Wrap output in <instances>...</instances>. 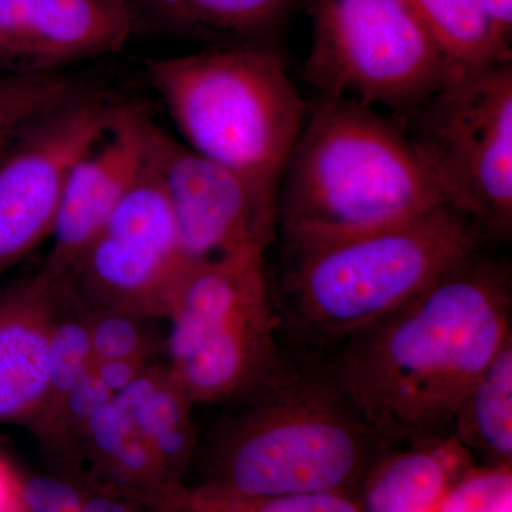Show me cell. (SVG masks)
<instances>
[{
	"mask_svg": "<svg viewBox=\"0 0 512 512\" xmlns=\"http://www.w3.org/2000/svg\"><path fill=\"white\" fill-rule=\"evenodd\" d=\"M483 249L348 339L335 377L387 446L450 434L458 404L512 340L510 266Z\"/></svg>",
	"mask_w": 512,
	"mask_h": 512,
	"instance_id": "6da1fadb",
	"label": "cell"
},
{
	"mask_svg": "<svg viewBox=\"0 0 512 512\" xmlns=\"http://www.w3.org/2000/svg\"><path fill=\"white\" fill-rule=\"evenodd\" d=\"M441 205L396 120L352 100L309 103L278 192L288 248L389 227Z\"/></svg>",
	"mask_w": 512,
	"mask_h": 512,
	"instance_id": "7a4b0ae2",
	"label": "cell"
},
{
	"mask_svg": "<svg viewBox=\"0 0 512 512\" xmlns=\"http://www.w3.org/2000/svg\"><path fill=\"white\" fill-rule=\"evenodd\" d=\"M235 402L238 409L212 437L201 478L188 485L238 497L356 495L389 448L335 376L284 369Z\"/></svg>",
	"mask_w": 512,
	"mask_h": 512,
	"instance_id": "3957f363",
	"label": "cell"
},
{
	"mask_svg": "<svg viewBox=\"0 0 512 512\" xmlns=\"http://www.w3.org/2000/svg\"><path fill=\"white\" fill-rule=\"evenodd\" d=\"M485 241L470 218L441 205L389 227L288 248L286 311L309 338L348 340L412 301Z\"/></svg>",
	"mask_w": 512,
	"mask_h": 512,
	"instance_id": "277c9868",
	"label": "cell"
},
{
	"mask_svg": "<svg viewBox=\"0 0 512 512\" xmlns=\"http://www.w3.org/2000/svg\"><path fill=\"white\" fill-rule=\"evenodd\" d=\"M146 69L184 144L278 197L309 103L275 46L210 47Z\"/></svg>",
	"mask_w": 512,
	"mask_h": 512,
	"instance_id": "5b68a950",
	"label": "cell"
},
{
	"mask_svg": "<svg viewBox=\"0 0 512 512\" xmlns=\"http://www.w3.org/2000/svg\"><path fill=\"white\" fill-rule=\"evenodd\" d=\"M265 254L191 262L167 313L164 362L194 404L235 402L284 370Z\"/></svg>",
	"mask_w": 512,
	"mask_h": 512,
	"instance_id": "8992f818",
	"label": "cell"
},
{
	"mask_svg": "<svg viewBox=\"0 0 512 512\" xmlns=\"http://www.w3.org/2000/svg\"><path fill=\"white\" fill-rule=\"evenodd\" d=\"M448 207L512 232V60L458 73L397 121Z\"/></svg>",
	"mask_w": 512,
	"mask_h": 512,
	"instance_id": "52a82bcc",
	"label": "cell"
},
{
	"mask_svg": "<svg viewBox=\"0 0 512 512\" xmlns=\"http://www.w3.org/2000/svg\"><path fill=\"white\" fill-rule=\"evenodd\" d=\"M302 77L318 96L412 113L458 72L407 0H308Z\"/></svg>",
	"mask_w": 512,
	"mask_h": 512,
	"instance_id": "ba28073f",
	"label": "cell"
},
{
	"mask_svg": "<svg viewBox=\"0 0 512 512\" xmlns=\"http://www.w3.org/2000/svg\"><path fill=\"white\" fill-rule=\"evenodd\" d=\"M190 264L148 157L133 190L57 282L83 311L165 320Z\"/></svg>",
	"mask_w": 512,
	"mask_h": 512,
	"instance_id": "9c48e42d",
	"label": "cell"
},
{
	"mask_svg": "<svg viewBox=\"0 0 512 512\" xmlns=\"http://www.w3.org/2000/svg\"><path fill=\"white\" fill-rule=\"evenodd\" d=\"M119 104L83 89L0 151V284L49 239L74 161L109 126Z\"/></svg>",
	"mask_w": 512,
	"mask_h": 512,
	"instance_id": "30bf717a",
	"label": "cell"
},
{
	"mask_svg": "<svg viewBox=\"0 0 512 512\" xmlns=\"http://www.w3.org/2000/svg\"><path fill=\"white\" fill-rule=\"evenodd\" d=\"M148 157L188 261L265 254L278 231V197L201 156L154 121Z\"/></svg>",
	"mask_w": 512,
	"mask_h": 512,
	"instance_id": "8fae6325",
	"label": "cell"
},
{
	"mask_svg": "<svg viewBox=\"0 0 512 512\" xmlns=\"http://www.w3.org/2000/svg\"><path fill=\"white\" fill-rule=\"evenodd\" d=\"M151 124L143 110L120 103L109 126L74 161L39 266L47 278H62L138 183L147 167Z\"/></svg>",
	"mask_w": 512,
	"mask_h": 512,
	"instance_id": "7c38bea8",
	"label": "cell"
},
{
	"mask_svg": "<svg viewBox=\"0 0 512 512\" xmlns=\"http://www.w3.org/2000/svg\"><path fill=\"white\" fill-rule=\"evenodd\" d=\"M128 0H0V70L47 76L127 45Z\"/></svg>",
	"mask_w": 512,
	"mask_h": 512,
	"instance_id": "4fadbf2b",
	"label": "cell"
},
{
	"mask_svg": "<svg viewBox=\"0 0 512 512\" xmlns=\"http://www.w3.org/2000/svg\"><path fill=\"white\" fill-rule=\"evenodd\" d=\"M56 295L39 268L0 284V426L30 429L45 410Z\"/></svg>",
	"mask_w": 512,
	"mask_h": 512,
	"instance_id": "5bb4252c",
	"label": "cell"
},
{
	"mask_svg": "<svg viewBox=\"0 0 512 512\" xmlns=\"http://www.w3.org/2000/svg\"><path fill=\"white\" fill-rule=\"evenodd\" d=\"M62 473L156 512H165L183 487L168 476L126 409L114 397L94 414Z\"/></svg>",
	"mask_w": 512,
	"mask_h": 512,
	"instance_id": "9a60e30c",
	"label": "cell"
},
{
	"mask_svg": "<svg viewBox=\"0 0 512 512\" xmlns=\"http://www.w3.org/2000/svg\"><path fill=\"white\" fill-rule=\"evenodd\" d=\"M474 458L453 433L384 450L360 485L363 512H437Z\"/></svg>",
	"mask_w": 512,
	"mask_h": 512,
	"instance_id": "2e32d148",
	"label": "cell"
},
{
	"mask_svg": "<svg viewBox=\"0 0 512 512\" xmlns=\"http://www.w3.org/2000/svg\"><path fill=\"white\" fill-rule=\"evenodd\" d=\"M134 29L210 43L272 45L301 0H128Z\"/></svg>",
	"mask_w": 512,
	"mask_h": 512,
	"instance_id": "e0dca14e",
	"label": "cell"
},
{
	"mask_svg": "<svg viewBox=\"0 0 512 512\" xmlns=\"http://www.w3.org/2000/svg\"><path fill=\"white\" fill-rule=\"evenodd\" d=\"M114 399L126 409L143 440L175 483H187L198 454L192 403L164 360L148 366Z\"/></svg>",
	"mask_w": 512,
	"mask_h": 512,
	"instance_id": "ac0fdd59",
	"label": "cell"
},
{
	"mask_svg": "<svg viewBox=\"0 0 512 512\" xmlns=\"http://www.w3.org/2000/svg\"><path fill=\"white\" fill-rule=\"evenodd\" d=\"M451 433L484 466L511 464L512 340L458 404Z\"/></svg>",
	"mask_w": 512,
	"mask_h": 512,
	"instance_id": "d6986e66",
	"label": "cell"
},
{
	"mask_svg": "<svg viewBox=\"0 0 512 512\" xmlns=\"http://www.w3.org/2000/svg\"><path fill=\"white\" fill-rule=\"evenodd\" d=\"M458 73L512 60L477 0H407Z\"/></svg>",
	"mask_w": 512,
	"mask_h": 512,
	"instance_id": "ffe728a7",
	"label": "cell"
},
{
	"mask_svg": "<svg viewBox=\"0 0 512 512\" xmlns=\"http://www.w3.org/2000/svg\"><path fill=\"white\" fill-rule=\"evenodd\" d=\"M56 286L55 315L49 339V394L45 410L36 423L59 406L70 390L90 372L94 360L86 311L57 281Z\"/></svg>",
	"mask_w": 512,
	"mask_h": 512,
	"instance_id": "44dd1931",
	"label": "cell"
},
{
	"mask_svg": "<svg viewBox=\"0 0 512 512\" xmlns=\"http://www.w3.org/2000/svg\"><path fill=\"white\" fill-rule=\"evenodd\" d=\"M165 512H363L356 495L305 493L238 497L185 484Z\"/></svg>",
	"mask_w": 512,
	"mask_h": 512,
	"instance_id": "7402d4cb",
	"label": "cell"
},
{
	"mask_svg": "<svg viewBox=\"0 0 512 512\" xmlns=\"http://www.w3.org/2000/svg\"><path fill=\"white\" fill-rule=\"evenodd\" d=\"M82 90L66 73L28 76L0 70V151L30 123Z\"/></svg>",
	"mask_w": 512,
	"mask_h": 512,
	"instance_id": "603a6c76",
	"label": "cell"
},
{
	"mask_svg": "<svg viewBox=\"0 0 512 512\" xmlns=\"http://www.w3.org/2000/svg\"><path fill=\"white\" fill-rule=\"evenodd\" d=\"M94 360L133 359L160 362L165 335L158 319L119 311L86 312Z\"/></svg>",
	"mask_w": 512,
	"mask_h": 512,
	"instance_id": "cb8c5ba5",
	"label": "cell"
},
{
	"mask_svg": "<svg viewBox=\"0 0 512 512\" xmlns=\"http://www.w3.org/2000/svg\"><path fill=\"white\" fill-rule=\"evenodd\" d=\"M437 512H512L511 464L470 468Z\"/></svg>",
	"mask_w": 512,
	"mask_h": 512,
	"instance_id": "d4e9b609",
	"label": "cell"
},
{
	"mask_svg": "<svg viewBox=\"0 0 512 512\" xmlns=\"http://www.w3.org/2000/svg\"><path fill=\"white\" fill-rule=\"evenodd\" d=\"M26 512H83L89 485L79 478L46 470L45 473L23 474Z\"/></svg>",
	"mask_w": 512,
	"mask_h": 512,
	"instance_id": "484cf974",
	"label": "cell"
},
{
	"mask_svg": "<svg viewBox=\"0 0 512 512\" xmlns=\"http://www.w3.org/2000/svg\"><path fill=\"white\" fill-rule=\"evenodd\" d=\"M151 365L153 363L133 359L93 360L90 373L114 397L136 382L141 373Z\"/></svg>",
	"mask_w": 512,
	"mask_h": 512,
	"instance_id": "4316f807",
	"label": "cell"
},
{
	"mask_svg": "<svg viewBox=\"0 0 512 512\" xmlns=\"http://www.w3.org/2000/svg\"><path fill=\"white\" fill-rule=\"evenodd\" d=\"M0 512H26L23 474L0 453Z\"/></svg>",
	"mask_w": 512,
	"mask_h": 512,
	"instance_id": "83f0119b",
	"label": "cell"
},
{
	"mask_svg": "<svg viewBox=\"0 0 512 512\" xmlns=\"http://www.w3.org/2000/svg\"><path fill=\"white\" fill-rule=\"evenodd\" d=\"M83 512H156L146 505L110 491L89 487Z\"/></svg>",
	"mask_w": 512,
	"mask_h": 512,
	"instance_id": "f1b7e54d",
	"label": "cell"
},
{
	"mask_svg": "<svg viewBox=\"0 0 512 512\" xmlns=\"http://www.w3.org/2000/svg\"><path fill=\"white\" fill-rule=\"evenodd\" d=\"M477 3L497 36L511 46L512 0H477Z\"/></svg>",
	"mask_w": 512,
	"mask_h": 512,
	"instance_id": "f546056e",
	"label": "cell"
}]
</instances>
